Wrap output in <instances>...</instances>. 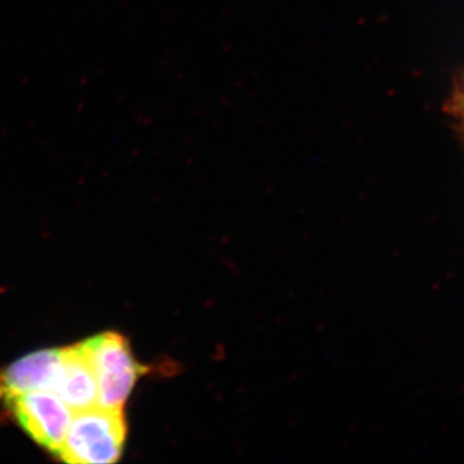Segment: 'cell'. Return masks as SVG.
Returning <instances> with one entry per match:
<instances>
[{"mask_svg": "<svg viewBox=\"0 0 464 464\" xmlns=\"http://www.w3.org/2000/svg\"><path fill=\"white\" fill-rule=\"evenodd\" d=\"M127 438L124 409L99 404L74 411L69 432L58 457L66 463L118 462Z\"/></svg>", "mask_w": 464, "mask_h": 464, "instance_id": "6da1fadb", "label": "cell"}, {"mask_svg": "<svg viewBox=\"0 0 464 464\" xmlns=\"http://www.w3.org/2000/svg\"><path fill=\"white\" fill-rule=\"evenodd\" d=\"M84 344L96 374L99 405L124 409L137 381L145 373V366L137 362L130 342L119 333H101Z\"/></svg>", "mask_w": 464, "mask_h": 464, "instance_id": "7a4b0ae2", "label": "cell"}, {"mask_svg": "<svg viewBox=\"0 0 464 464\" xmlns=\"http://www.w3.org/2000/svg\"><path fill=\"white\" fill-rule=\"evenodd\" d=\"M17 423L41 447L54 456L65 442L74 411L51 391H33L5 399Z\"/></svg>", "mask_w": 464, "mask_h": 464, "instance_id": "3957f363", "label": "cell"}, {"mask_svg": "<svg viewBox=\"0 0 464 464\" xmlns=\"http://www.w3.org/2000/svg\"><path fill=\"white\" fill-rule=\"evenodd\" d=\"M63 373V348L36 351L0 371V400L33 391L56 392Z\"/></svg>", "mask_w": 464, "mask_h": 464, "instance_id": "277c9868", "label": "cell"}, {"mask_svg": "<svg viewBox=\"0 0 464 464\" xmlns=\"http://www.w3.org/2000/svg\"><path fill=\"white\" fill-rule=\"evenodd\" d=\"M56 395L72 411L99 404V387L84 342L63 348V373Z\"/></svg>", "mask_w": 464, "mask_h": 464, "instance_id": "5b68a950", "label": "cell"}]
</instances>
